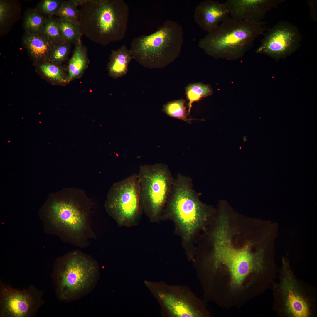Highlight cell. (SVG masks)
Returning <instances> with one entry per match:
<instances>
[{
  "instance_id": "27",
  "label": "cell",
  "mask_w": 317,
  "mask_h": 317,
  "mask_svg": "<svg viewBox=\"0 0 317 317\" xmlns=\"http://www.w3.org/2000/svg\"><path fill=\"white\" fill-rule=\"evenodd\" d=\"M63 1L57 0H45L40 5L41 11L51 16L57 14Z\"/></svg>"
},
{
  "instance_id": "12",
  "label": "cell",
  "mask_w": 317,
  "mask_h": 317,
  "mask_svg": "<svg viewBox=\"0 0 317 317\" xmlns=\"http://www.w3.org/2000/svg\"><path fill=\"white\" fill-rule=\"evenodd\" d=\"M256 50L276 60L290 55L300 46L302 36L295 25L281 21L267 29Z\"/></svg>"
},
{
  "instance_id": "24",
  "label": "cell",
  "mask_w": 317,
  "mask_h": 317,
  "mask_svg": "<svg viewBox=\"0 0 317 317\" xmlns=\"http://www.w3.org/2000/svg\"><path fill=\"white\" fill-rule=\"evenodd\" d=\"M42 32L43 35L55 44L67 42L61 33L58 19L50 18L46 20Z\"/></svg>"
},
{
  "instance_id": "3",
  "label": "cell",
  "mask_w": 317,
  "mask_h": 317,
  "mask_svg": "<svg viewBox=\"0 0 317 317\" xmlns=\"http://www.w3.org/2000/svg\"><path fill=\"white\" fill-rule=\"evenodd\" d=\"M79 9L82 35L103 46L122 39L127 28L129 7L123 0H84Z\"/></svg>"
},
{
  "instance_id": "5",
  "label": "cell",
  "mask_w": 317,
  "mask_h": 317,
  "mask_svg": "<svg viewBox=\"0 0 317 317\" xmlns=\"http://www.w3.org/2000/svg\"><path fill=\"white\" fill-rule=\"evenodd\" d=\"M262 21H239L228 16L198 43L199 47L216 58L236 59L253 46L255 38L266 28Z\"/></svg>"
},
{
  "instance_id": "20",
  "label": "cell",
  "mask_w": 317,
  "mask_h": 317,
  "mask_svg": "<svg viewBox=\"0 0 317 317\" xmlns=\"http://www.w3.org/2000/svg\"><path fill=\"white\" fill-rule=\"evenodd\" d=\"M210 86L200 83L190 84L186 88V94L189 101L188 114H190L192 103L212 94Z\"/></svg>"
},
{
  "instance_id": "28",
  "label": "cell",
  "mask_w": 317,
  "mask_h": 317,
  "mask_svg": "<svg viewBox=\"0 0 317 317\" xmlns=\"http://www.w3.org/2000/svg\"><path fill=\"white\" fill-rule=\"evenodd\" d=\"M11 9L8 3L1 1L0 3V21L2 24L10 18Z\"/></svg>"
},
{
  "instance_id": "13",
  "label": "cell",
  "mask_w": 317,
  "mask_h": 317,
  "mask_svg": "<svg viewBox=\"0 0 317 317\" xmlns=\"http://www.w3.org/2000/svg\"><path fill=\"white\" fill-rule=\"evenodd\" d=\"M282 262L279 290L283 311L290 317L311 316V300L295 279L288 260L283 258Z\"/></svg>"
},
{
  "instance_id": "9",
  "label": "cell",
  "mask_w": 317,
  "mask_h": 317,
  "mask_svg": "<svg viewBox=\"0 0 317 317\" xmlns=\"http://www.w3.org/2000/svg\"><path fill=\"white\" fill-rule=\"evenodd\" d=\"M108 214L119 227L137 225L143 212L140 204L138 174H134L115 183L105 203Z\"/></svg>"
},
{
  "instance_id": "18",
  "label": "cell",
  "mask_w": 317,
  "mask_h": 317,
  "mask_svg": "<svg viewBox=\"0 0 317 317\" xmlns=\"http://www.w3.org/2000/svg\"><path fill=\"white\" fill-rule=\"evenodd\" d=\"M89 63L87 51L81 42L75 45V48L68 66V81L69 84L81 78Z\"/></svg>"
},
{
  "instance_id": "4",
  "label": "cell",
  "mask_w": 317,
  "mask_h": 317,
  "mask_svg": "<svg viewBox=\"0 0 317 317\" xmlns=\"http://www.w3.org/2000/svg\"><path fill=\"white\" fill-rule=\"evenodd\" d=\"M97 261L82 251H72L58 260L52 274L56 295L69 302L91 292L99 279Z\"/></svg>"
},
{
  "instance_id": "10",
  "label": "cell",
  "mask_w": 317,
  "mask_h": 317,
  "mask_svg": "<svg viewBox=\"0 0 317 317\" xmlns=\"http://www.w3.org/2000/svg\"><path fill=\"white\" fill-rule=\"evenodd\" d=\"M150 288L159 303L164 316L210 317L204 303L186 286L151 283Z\"/></svg>"
},
{
  "instance_id": "22",
  "label": "cell",
  "mask_w": 317,
  "mask_h": 317,
  "mask_svg": "<svg viewBox=\"0 0 317 317\" xmlns=\"http://www.w3.org/2000/svg\"><path fill=\"white\" fill-rule=\"evenodd\" d=\"M57 19L62 34L67 42L76 45L81 42L82 35L78 24Z\"/></svg>"
},
{
  "instance_id": "29",
  "label": "cell",
  "mask_w": 317,
  "mask_h": 317,
  "mask_svg": "<svg viewBox=\"0 0 317 317\" xmlns=\"http://www.w3.org/2000/svg\"><path fill=\"white\" fill-rule=\"evenodd\" d=\"M309 6L311 8V13L312 18L313 20H316V1H308Z\"/></svg>"
},
{
  "instance_id": "25",
  "label": "cell",
  "mask_w": 317,
  "mask_h": 317,
  "mask_svg": "<svg viewBox=\"0 0 317 317\" xmlns=\"http://www.w3.org/2000/svg\"><path fill=\"white\" fill-rule=\"evenodd\" d=\"M70 48L71 44L67 42L55 44L48 62L60 65L67 58Z\"/></svg>"
},
{
  "instance_id": "23",
  "label": "cell",
  "mask_w": 317,
  "mask_h": 317,
  "mask_svg": "<svg viewBox=\"0 0 317 317\" xmlns=\"http://www.w3.org/2000/svg\"><path fill=\"white\" fill-rule=\"evenodd\" d=\"M78 6L76 0L63 1L56 15L60 19L78 24Z\"/></svg>"
},
{
  "instance_id": "7",
  "label": "cell",
  "mask_w": 317,
  "mask_h": 317,
  "mask_svg": "<svg viewBox=\"0 0 317 317\" xmlns=\"http://www.w3.org/2000/svg\"><path fill=\"white\" fill-rule=\"evenodd\" d=\"M139 190L141 208L151 222H158L171 190L174 179L167 165L139 167Z\"/></svg>"
},
{
  "instance_id": "2",
  "label": "cell",
  "mask_w": 317,
  "mask_h": 317,
  "mask_svg": "<svg viewBox=\"0 0 317 317\" xmlns=\"http://www.w3.org/2000/svg\"><path fill=\"white\" fill-rule=\"evenodd\" d=\"M216 209L202 202L189 177L178 173L161 216L174 224L188 259H194L198 237L214 220Z\"/></svg>"
},
{
  "instance_id": "26",
  "label": "cell",
  "mask_w": 317,
  "mask_h": 317,
  "mask_svg": "<svg viewBox=\"0 0 317 317\" xmlns=\"http://www.w3.org/2000/svg\"><path fill=\"white\" fill-rule=\"evenodd\" d=\"M45 21L41 15L35 12H31L26 17L25 27L29 33H39L42 32Z\"/></svg>"
},
{
  "instance_id": "1",
  "label": "cell",
  "mask_w": 317,
  "mask_h": 317,
  "mask_svg": "<svg viewBox=\"0 0 317 317\" xmlns=\"http://www.w3.org/2000/svg\"><path fill=\"white\" fill-rule=\"evenodd\" d=\"M276 238L257 220L215 221L201 236L194 263L204 296L221 307L238 308L262 293L274 268Z\"/></svg>"
},
{
  "instance_id": "15",
  "label": "cell",
  "mask_w": 317,
  "mask_h": 317,
  "mask_svg": "<svg viewBox=\"0 0 317 317\" xmlns=\"http://www.w3.org/2000/svg\"><path fill=\"white\" fill-rule=\"evenodd\" d=\"M229 14L225 2L206 0L201 1L195 7L194 18L198 26L208 32L216 28Z\"/></svg>"
},
{
  "instance_id": "11",
  "label": "cell",
  "mask_w": 317,
  "mask_h": 317,
  "mask_svg": "<svg viewBox=\"0 0 317 317\" xmlns=\"http://www.w3.org/2000/svg\"><path fill=\"white\" fill-rule=\"evenodd\" d=\"M0 317H32L45 303L42 291L31 285L23 290L12 288L0 281Z\"/></svg>"
},
{
  "instance_id": "8",
  "label": "cell",
  "mask_w": 317,
  "mask_h": 317,
  "mask_svg": "<svg viewBox=\"0 0 317 317\" xmlns=\"http://www.w3.org/2000/svg\"><path fill=\"white\" fill-rule=\"evenodd\" d=\"M90 208L72 200L53 202L49 217L53 225L65 235L72 244L87 247L96 236L92 227Z\"/></svg>"
},
{
  "instance_id": "14",
  "label": "cell",
  "mask_w": 317,
  "mask_h": 317,
  "mask_svg": "<svg viewBox=\"0 0 317 317\" xmlns=\"http://www.w3.org/2000/svg\"><path fill=\"white\" fill-rule=\"evenodd\" d=\"M283 0H228L225 2L233 19L257 23L262 21L267 13L277 7Z\"/></svg>"
},
{
  "instance_id": "21",
  "label": "cell",
  "mask_w": 317,
  "mask_h": 317,
  "mask_svg": "<svg viewBox=\"0 0 317 317\" xmlns=\"http://www.w3.org/2000/svg\"><path fill=\"white\" fill-rule=\"evenodd\" d=\"M185 101L180 99L170 102L165 104L163 108V112L168 116L191 123L195 119L188 118L186 110Z\"/></svg>"
},
{
  "instance_id": "17",
  "label": "cell",
  "mask_w": 317,
  "mask_h": 317,
  "mask_svg": "<svg viewBox=\"0 0 317 317\" xmlns=\"http://www.w3.org/2000/svg\"><path fill=\"white\" fill-rule=\"evenodd\" d=\"M132 59L130 49L125 45L117 50H112L107 67L109 76L116 79L126 75L129 65Z\"/></svg>"
},
{
  "instance_id": "6",
  "label": "cell",
  "mask_w": 317,
  "mask_h": 317,
  "mask_svg": "<svg viewBox=\"0 0 317 317\" xmlns=\"http://www.w3.org/2000/svg\"><path fill=\"white\" fill-rule=\"evenodd\" d=\"M183 35L180 25L167 20L154 33L134 38L130 50L133 58L144 67L162 68L174 61L179 55L184 42Z\"/></svg>"
},
{
  "instance_id": "16",
  "label": "cell",
  "mask_w": 317,
  "mask_h": 317,
  "mask_svg": "<svg viewBox=\"0 0 317 317\" xmlns=\"http://www.w3.org/2000/svg\"><path fill=\"white\" fill-rule=\"evenodd\" d=\"M24 44L34 60L41 63L48 62L55 43L43 34L28 33Z\"/></svg>"
},
{
  "instance_id": "19",
  "label": "cell",
  "mask_w": 317,
  "mask_h": 317,
  "mask_svg": "<svg viewBox=\"0 0 317 317\" xmlns=\"http://www.w3.org/2000/svg\"><path fill=\"white\" fill-rule=\"evenodd\" d=\"M39 67L42 74L53 84L62 85L68 84L67 72L60 65L47 62L41 63Z\"/></svg>"
}]
</instances>
